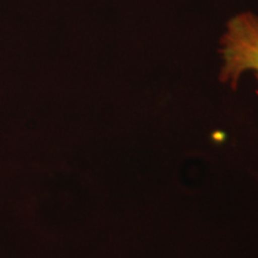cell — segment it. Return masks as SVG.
<instances>
[{"instance_id":"6da1fadb","label":"cell","mask_w":258,"mask_h":258,"mask_svg":"<svg viewBox=\"0 0 258 258\" xmlns=\"http://www.w3.org/2000/svg\"><path fill=\"white\" fill-rule=\"evenodd\" d=\"M220 80L235 89L244 73L258 79V16L241 12L228 21L221 37Z\"/></svg>"}]
</instances>
